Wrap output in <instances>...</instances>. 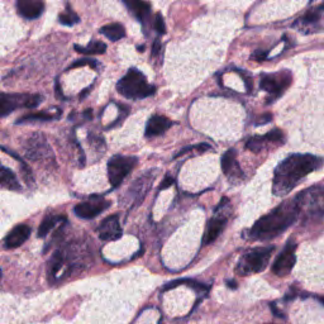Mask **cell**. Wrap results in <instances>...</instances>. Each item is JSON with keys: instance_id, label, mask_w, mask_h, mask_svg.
Masks as SVG:
<instances>
[{"instance_id": "30bf717a", "label": "cell", "mask_w": 324, "mask_h": 324, "mask_svg": "<svg viewBox=\"0 0 324 324\" xmlns=\"http://www.w3.org/2000/svg\"><path fill=\"white\" fill-rule=\"evenodd\" d=\"M110 203L100 196H91L89 200L83 201L75 206V214L83 219H93L98 217L102 212H104L107 208H109Z\"/></svg>"}, {"instance_id": "277c9868", "label": "cell", "mask_w": 324, "mask_h": 324, "mask_svg": "<svg viewBox=\"0 0 324 324\" xmlns=\"http://www.w3.org/2000/svg\"><path fill=\"white\" fill-rule=\"evenodd\" d=\"M299 206V218L305 220L324 219V186L306 189L295 196Z\"/></svg>"}, {"instance_id": "ffe728a7", "label": "cell", "mask_w": 324, "mask_h": 324, "mask_svg": "<svg viewBox=\"0 0 324 324\" xmlns=\"http://www.w3.org/2000/svg\"><path fill=\"white\" fill-rule=\"evenodd\" d=\"M132 14L140 22H145L151 12V7L145 0H122Z\"/></svg>"}, {"instance_id": "5bb4252c", "label": "cell", "mask_w": 324, "mask_h": 324, "mask_svg": "<svg viewBox=\"0 0 324 324\" xmlns=\"http://www.w3.org/2000/svg\"><path fill=\"white\" fill-rule=\"evenodd\" d=\"M215 213H217V215L213 217L209 220V223L206 224L205 233H204L203 237V244H210L212 242H214L223 232L225 224H227L228 218L224 214V212H219V209H217Z\"/></svg>"}, {"instance_id": "f1b7e54d", "label": "cell", "mask_w": 324, "mask_h": 324, "mask_svg": "<svg viewBox=\"0 0 324 324\" xmlns=\"http://www.w3.org/2000/svg\"><path fill=\"white\" fill-rule=\"evenodd\" d=\"M174 182H175V179H174V177H171V176L165 177L164 181L161 182V185H160V190H165V189L170 188V186H171V185H174Z\"/></svg>"}, {"instance_id": "ac0fdd59", "label": "cell", "mask_w": 324, "mask_h": 324, "mask_svg": "<svg viewBox=\"0 0 324 324\" xmlns=\"http://www.w3.org/2000/svg\"><path fill=\"white\" fill-rule=\"evenodd\" d=\"M172 121L164 117V115H153L146 126V137H156L164 134L167 129L172 127Z\"/></svg>"}, {"instance_id": "7402d4cb", "label": "cell", "mask_w": 324, "mask_h": 324, "mask_svg": "<svg viewBox=\"0 0 324 324\" xmlns=\"http://www.w3.org/2000/svg\"><path fill=\"white\" fill-rule=\"evenodd\" d=\"M100 33H102L103 36H105L108 40L115 42V41L122 40V38L126 36V30H124L123 26L119 25V23H113V25L104 26V27L100 30Z\"/></svg>"}, {"instance_id": "e0dca14e", "label": "cell", "mask_w": 324, "mask_h": 324, "mask_svg": "<svg viewBox=\"0 0 324 324\" xmlns=\"http://www.w3.org/2000/svg\"><path fill=\"white\" fill-rule=\"evenodd\" d=\"M153 177H155V174H153L152 171H150L143 174L140 179L133 182L129 193H131L134 203H140V201L145 198L146 193L150 190L151 185H152Z\"/></svg>"}, {"instance_id": "9c48e42d", "label": "cell", "mask_w": 324, "mask_h": 324, "mask_svg": "<svg viewBox=\"0 0 324 324\" xmlns=\"http://www.w3.org/2000/svg\"><path fill=\"white\" fill-rule=\"evenodd\" d=\"M295 251H296V243L295 241L290 239L286 243L285 248L282 249L281 253L276 257L275 262L272 265V272L276 276H287L291 270L294 268L296 257H295Z\"/></svg>"}, {"instance_id": "ba28073f", "label": "cell", "mask_w": 324, "mask_h": 324, "mask_svg": "<svg viewBox=\"0 0 324 324\" xmlns=\"http://www.w3.org/2000/svg\"><path fill=\"white\" fill-rule=\"evenodd\" d=\"M40 95H16L0 93V117L8 115L21 107L36 108L41 103Z\"/></svg>"}, {"instance_id": "8992f818", "label": "cell", "mask_w": 324, "mask_h": 324, "mask_svg": "<svg viewBox=\"0 0 324 324\" xmlns=\"http://www.w3.org/2000/svg\"><path fill=\"white\" fill-rule=\"evenodd\" d=\"M138 158L132 156H114L108 162V177L112 186H119L127 175L134 169Z\"/></svg>"}, {"instance_id": "1f68e13d", "label": "cell", "mask_w": 324, "mask_h": 324, "mask_svg": "<svg viewBox=\"0 0 324 324\" xmlns=\"http://www.w3.org/2000/svg\"><path fill=\"white\" fill-rule=\"evenodd\" d=\"M316 299H318L319 301H320V303L324 305V296H318V297H316Z\"/></svg>"}, {"instance_id": "f546056e", "label": "cell", "mask_w": 324, "mask_h": 324, "mask_svg": "<svg viewBox=\"0 0 324 324\" xmlns=\"http://www.w3.org/2000/svg\"><path fill=\"white\" fill-rule=\"evenodd\" d=\"M160 49H161L160 40H156L155 42H153V47H152V55H153V56L158 55V52H160Z\"/></svg>"}, {"instance_id": "9a60e30c", "label": "cell", "mask_w": 324, "mask_h": 324, "mask_svg": "<svg viewBox=\"0 0 324 324\" xmlns=\"http://www.w3.org/2000/svg\"><path fill=\"white\" fill-rule=\"evenodd\" d=\"M98 233L103 241H115L122 237V228L118 215H110L105 218L98 227Z\"/></svg>"}, {"instance_id": "5b68a950", "label": "cell", "mask_w": 324, "mask_h": 324, "mask_svg": "<svg viewBox=\"0 0 324 324\" xmlns=\"http://www.w3.org/2000/svg\"><path fill=\"white\" fill-rule=\"evenodd\" d=\"M273 251H275V247L268 246L257 247V248H252L244 252L236 267L237 273L241 276H246L251 275V273L262 272L267 267V263Z\"/></svg>"}, {"instance_id": "7a4b0ae2", "label": "cell", "mask_w": 324, "mask_h": 324, "mask_svg": "<svg viewBox=\"0 0 324 324\" xmlns=\"http://www.w3.org/2000/svg\"><path fill=\"white\" fill-rule=\"evenodd\" d=\"M299 218V206L296 200H286L268 214L254 223L249 229L248 237L254 241H270L284 233L285 230L294 224Z\"/></svg>"}, {"instance_id": "d6986e66", "label": "cell", "mask_w": 324, "mask_h": 324, "mask_svg": "<svg viewBox=\"0 0 324 324\" xmlns=\"http://www.w3.org/2000/svg\"><path fill=\"white\" fill-rule=\"evenodd\" d=\"M31 234V228L26 224H19L11 230V233L6 237L7 248H17L25 243Z\"/></svg>"}, {"instance_id": "4dcf8cb0", "label": "cell", "mask_w": 324, "mask_h": 324, "mask_svg": "<svg viewBox=\"0 0 324 324\" xmlns=\"http://www.w3.org/2000/svg\"><path fill=\"white\" fill-rule=\"evenodd\" d=\"M228 286H229V287H237V285H236V282H234V281H228Z\"/></svg>"}, {"instance_id": "3957f363", "label": "cell", "mask_w": 324, "mask_h": 324, "mask_svg": "<svg viewBox=\"0 0 324 324\" xmlns=\"http://www.w3.org/2000/svg\"><path fill=\"white\" fill-rule=\"evenodd\" d=\"M117 90L127 99H145L155 94L156 88L147 83L146 76L137 69H131L117 84Z\"/></svg>"}, {"instance_id": "4fadbf2b", "label": "cell", "mask_w": 324, "mask_h": 324, "mask_svg": "<svg viewBox=\"0 0 324 324\" xmlns=\"http://www.w3.org/2000/svg\"><path fill=\"white\" fill-rule=\"evenodd\" d=\"M25 151L27 157L35 161L47 158V156L51 155V150L42 134H35L32 138H30L27 141V145L25 146Z\"/></svg>"}, {"instance_id": "6da1fadb", "label": "cell", "mask_w": 324, "mask_h": 324, "mask_svg": "<svg viewBox=\"0 0 324 324\" xmlns=\"http://www.w3.org/2000/svg\"><path fill=\"white\" fill-rule=\"evenodd\" d=\"M323 160L314 155H291L281 161L275 172L272 180V193L276 196H284L289 194L310 172L320 169Z\"/></svg>"}, {"instance_id": "83f0119b", "label": "cell", "mask_w": 324, "mask_h": 324, "mask_svg": "<svg viewBox=\"0 0 324 324\" xmlns=\"http://www.w3.org/2000/svg\"><path fill=\"white\" fill-rule=\"evenodd\" d=\"M80 66H91V67H98V62L95 60H90V59H81L79 61L74 62L69 69H75V67H80Z\"/></svg>"}, {"instance_id": "4316f807", "label": "cell", "mask_w": 324, "mask_h": 324, "mask_svg": "<svg viewBox=\"0 0 324 324\" xmlns=\"http://www.w3.org/2000/svg\"><path fill=\"white\" fill-rule=\"evenodd\" d=\"M155 30L158 35H165V33H166V26H165V21L160 13H158L155 18Z\"/></svg>"}, {"instance_id": "d6a6232c", "label": "cell", "mask_w": 324, "mask_h": 324, "mask_svg": "<svg viewBox=\"0 0 324 324\" xmlns=\"http://www.w3.org/2000/svg\"><path fill=\"white\" fill-rule=\"evenodd\" d=\"M143 49H145V47H143V46H141V47H138V50H140V52H142V51H143Z\"/></svg>"}, {"instance_id": "d4e9b609", "label": "cell", "mask_w": 324, "mask_h": 324, "mask_svg": "<svg viewBox=\"0 0 324 324\" xmlns=\"http://www.w3.org/2000/svg\"><path fill=\"white\" fill-rule=\"evenodd\" d=\"M59 115L56 114H49V113L46 112H40V113H32V114H28L26 115V117H23V118L18 119V122L17 123L21 124V123H28V122H33V121H52V119H56Z\"/></svg>"}, {"instance_id": "836d02e7", "label": "cell", "mask_w": 324, "mask_h": 324, "mask_svg": "<svg viewBox=\"0 0 324 324\" xmlns=\"http://www.w3.org/2000/svg\"><path fill=\"white\" fill-rule=\"evenodd\" d=\"M323 9H324V6H323Z\"/></svg>"}, {"instance_id": "52a82bcc", "label": "cell", "mask_w": 324, "mask_h": 324, "mask_svg": "<svg viewBox=\"0 0 324 324\" xmlns=\"http://www.w3.org/2000/svg\"><path fill=\"white\" fill-rule=\"evenodd\" d=\"M291 84V75L287 71H280L277 74H268L261 78V89L268 94L267 103L273 102L282 95Z\"/></svg>"}, {"instance_id": "484cf974", "label": "cell", "mask_w": 324, "mask_h": 324, "mask_svg": "<svg viewBox=\"0 0 324 324\" xmlns=\"http://www.w3.org/2000/svg\"><path fill=\"white\" fill-rule=\"evenodd\" d=\"M79 21H80V19H79L78 14H76L75 12L70 8V7H67L66 12L61 13L59 17L60 23L64 26H69V27H71V26L79 23Z\"/></svg>"}, {"instance_id": "7c38bea8", "label": "cell", "mask_w": 324, "mask_h": 324, "mask_svg": "<svg viewBox=\"0 0 324 324\" xmlns=\"http://www.w3.org/2000/svg\"><path fill=\"white\" fill-rule=\"evenodd\" d=\"M222 170L230 182H239L243 180V171L237 161V152L228 150L222 157Z\"/></svg>"}, {"instance_id": "8fae6325", "label": "cell", "mask_w": 324, "mask_h": 324, "mask_svg": "<svg viewBox=\"0 0 324 324\" xmlns=\"http://www.w3.org/2000/svg\"><path fill=\"white\" fill-rule=\"evenodd\" d=\"M284 133L280 129L270 131L265 136H257L249 138L246 143V148L252 152H261V151L268 148V146H280L284 143Z\"/></svg>"}, {"instance_id": "44dd1931", "label": "cell", "mask_w": 324, "mask_h": 324, "mask_svg": "<svg viewBox=\"0 0 324 324\" xmlns=\"http://www.w3.org/2000/svg\"><path fill=\"white\" fill-rule=\"evenodd\" d=\"M0 185L3 188L9 189V190H19L21 189V185H19L16 175L12 172V170L2 166V165H0Z\"/></svg>"}, {"instance_id": "603a6c76", "label": "cell", "mask_w": 324, "mask_h": 324, "mask_svg": "<svg viewBox=\"0 0 324 324\" xmlns=\"http://www.w3.org/2000/svg\"><path fill=\"white\" fill-rule=\"evenodd\" d=\"M75 51L83 55H102L107 51V45L100 42V41H93V42H90L85 47L75 45Z\"/></svg>"}, {"instance_id": "cb8c5ba5", "label": "cell", "mask_w": 324, "mask_h": 324, "mask_svg": "<svg viewBox=\"0 0 324 324\" xmlns=\"http://www.w3.org/2000/svg\"><path fill=\"white\" fill-rule=\"evenodd\" d=\"M60 220H65V217H57V215H49L46 217L45 219L41 223L40 228H38V237L42 238V237H46L50 233V230L60 222Z\"/></svg>"}, {"instance_id": "2e32d148", "label": "cell", "mask_w": 324, "mask_h": 324, "mask_svg": "<svg viewBox=\"0 0 324 324\" xmlns=\"http://www.w3.org/2000/svg\"><path fill=\"white\" fill-rule=\"evenodd\" d=\"M17 11L26 19H36L42 16L45 4L42 0H17Z\"/></svg>"}]
</instances>
